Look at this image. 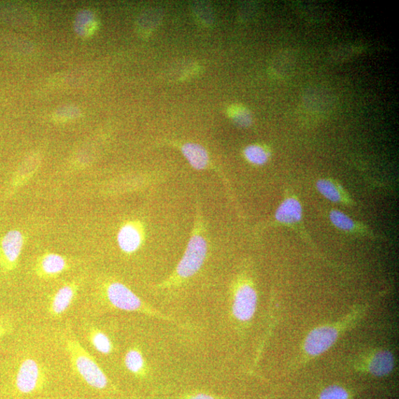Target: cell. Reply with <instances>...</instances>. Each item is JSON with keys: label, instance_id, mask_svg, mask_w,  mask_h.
<instances>
[{"label": "cell", "instance_id": "cell-1", "mask_svg": "<svg viewBox=\"0 0 399 399\" xmlns=\"http://www.w3.org/2000/svg\"><path fill=\"white\" fill-rule=\"evenodd\" d=\"M191 237L175 273L163 284L169 287L194 276L204 265L208 252V243L204 235V223L201 212L197 211Z\"/></svg>", "mask_w": 399, "mask_h": 399}, {"label": "cell", "instance_id": "cell-2", "mask_svg": "<svg viewBox=\"0 0 399 399\" xmlns=\"http://www.w3.org/2000/svg\"><path fill=\"white\" fill-rule=\"evenodd\" d=\"M65 345L74 372L93 389L107 388L109 380L104 370L79 341L75 337H67Z\"/></svg>", "mask_w": 399, "mask_h": 399}, {"label": "cell", "instance_id": "cell-3", "mask_svg": "<svg viewBox=\"0 0 399 399\" xmlns=\"http://www.w3.org/2000/svg\"><path fill=\"white\" fill-rule=\"evenodd\" d=\"M361 310H355L338 323L325 325L311 331L304 341L303 351L308 358H315L329 350L341 333L360 318Z\"/></svg>", "mask_w": 399, "mask_h": 399}, {"label": "cell", "instance_id": "cell-4", "mask_svg": "<svg viewBox=\"0 0 399 399\" xmlns=\"http://www.w3.org/2000/svg\"><path fill=\"white\" fill-rule=\"evenodd\" d=\"M101 299L108 307L112 308L159 317L155 310L142 301L124 284L118 281L109 282L105 284L101 292Z\"/></svg>", "mask_w": 399, "mask_h": 399}, {"label": "cell", "instance_id": "cell-5", "mask_svg": "<svg viewBox=\"0 0 399 399\" xmlns=\"http://www.w3.org/2000/svg\"><path fill=\"white\" fill-rule=\"evenodd\" d=\"M258 306V293L253 283L247 280H240L233 294V313L240 322H248L254 316Z\"/></svg>", "mask_w": 399, "mask_h": 399}, {"label": "cell", "instance_id": "cell-6", "mask_svg": "<svg viewBox=\"0 0 399 399\" xmlns=\"http://www.w3.org/2000/svg\"><path fill=\"white\" fill-rule=\"evenodd\" d=\"M47 381L42 366L33 358L25 359L19 365L15 377V386L22 394H31L44 388Z\"/></svg>", "mask_w": 399, "mask_h": 399}, {"label": "cell", "instance_id": "cell-7", "mask_svg": "<svg viewBox=\"0 0 399 399\" xmlns=\"http://www.w3.org/2000/svg\"><path fill=\"white\" fill-rule=\"evenodd\" d=\"M24 245L22 234L18 230L8 232L0 242V267L9 273L17 268Z\"/></svg>", "mask_w": 399, "mask_h": 399}, {"label": "cell", "instance_id": "cell-8", "mask_svg": "<svg viewBox=\"0 0 399 399\" xmlns=\"http://www.w3.org/2000/svg\"><path fill=\"white\" fill-rule=\"evenodd\" d=\"M79 283L76 282L65 284L52 296L48 312L53 318H60L70 308L78 294Z\"/></svg>", "mask_w": 399, "mask_h": 399}, {"label": "cell", "instance_id": "cell-9", "mask_svg": "<svg viewBox=\"0 0 399 399\" xmlns=\"http://www.w3.org/2000/svg\"><path fill=\"white\" fill-rule=\"evenodd\" d=\"M394 365L392 353L387 350H379L369 356L365 370L374 377H383L391 374Z\"/></svg>", "mask_w": 399, "mask_h": 399}, {"label": "cell", "instance_id": "cell-10", "mask_svg": "<svg viewBox=\"0 0 399 399\" xmlns=\"http://www.w3.org/2000/svg\"><path fill=\"white\" fill-rule=\"evenodd\" d=\"M67 268V262L64 256L49 253L42 256L37 262L36 273L40 277H53L64 273Z\"/></svg>", "mask_w": 399, "mask_h": 399}, {"label": "cell", "instance_id": "cell-11", "mask_svg": "<svg viewBox=\"0 0 399 399\" xmlns=\"http://www.w3.org/2000/svg\"><path fill=\"white\" fill-rule=\"evenodd\" d=\"M118 244L126 254L136 252L142 243V235L138 227L133 223L124 224L118 233Z\"/></svg>", "mask_w": 399, "mask_h": 399}, {"label": "cell", "instance_id": "cell-12", "mask_svg": "<svg viewBox=\"0 0 399 399\" xmlns=\"http://www.w3.org/2000/svg\"><path fill=\"white\" fill-rule=\"evenodd\" d=\"M303 208L301 202L294 197H289L280 205L276 213L277 222L284 224H293L301 221Z\"/></svg>", "mask_w": 399, "mask_h": 399}, {"label": "cell", "instance_id": "cell-13", "mask_svg": "<svg viewBox=\"0 0 399 399\" xmlns=\"http://www.w3.org/2000/svg\"><path fill=\"white\" fill-rule=\"evenodd\" d=\"M185 158L196 169H204L209 164V155L201 145L192 143L185 144L181 148Z\"/></svg>", "mask_w": 399, "mask_h": 399}, {"label": "cell", "instance_id": "cell-14", "mask_svg": "<svg viewBox=\"0 0 399 399\" xmlns=\"http://www.w3.org/2000/svg\"><path fill=\"white\" fill-rule=\"evenodd\" d=\"M87 338L93 348L100 353L109 355L113 351V345L109 336L97 327L91 326L88 329Z\"/></svg>", "mask_w": 399, "mask_h": 399}, {"label": "cell", "instance_id": "cell-15", "mask_svg": "<svg viewBox=\"0 0 399 399\" xmlns=\"http://www.w3.org/2000/svg\"><path fill=\"white\" fill-rule=\"evenodd\" d=\"M126 368L137 377H143L146 374V362L143 354L136 348H131L124 358Z\"/></svg>", "mask_w": 399, "mask_h": 399}, {"label": "cell", "instance_id": "cell-16", "mask_svg": "<svg viewBox=\"0 0 399 399\" xmlns=\"http://www.w3.org/2000/svg\"><path fill=\"white\" fill-rule=\"evenodd\" d=\"M317 188L326 199L335 203L344 202V190L331 180L321 179L317 183Z\"/></svg>", "mask_w": 399, "mask_h": 399}, {"label": "cell", "instance_id": "cell-17", "mask_svg": "<svg viewBox=\"0 0 399 399\" xmlns=\"http://www.w3.org/2000/svg\"><path fill=\"white\" fill-rule=\"evenodd\" d=\"M244 156L251 164L261 166L267 163L270 153L262 146L250 145L245 149Z\"/></svg>", "mask_w": 399, "mask_h": 399}, {"label": "cell", "instance_id": "cell-18", "mask_svg": "<svg viewBox=\"0 0 399 399\" xmlns=\"http://www.w3.org/2000/svg\"><path fill=\"white\" fill-rule=\"evenodd\" d=\"M330 219L337 229L351 232L355 229V222L345 213L339 210H333L330 213Z\"/></svg>", "mask_w": 399, "mask_h": 399}, {"label": "cell", "instance_id": "cell-19", "mask_svg": "<svg viewBox=\"0 0 399 399\" xmlns=\"http://www.w3.org/2000/svg\"><path fill=\"white\" fill-rule=\"evenodd\" d=\"M351 392L346 388L337 384L330 386L323 389L319 395L318 399H351Z\"/></svg>", "mask_w": 399, "mask_h": 399}, {"label": "cell", "instance_id": "cell-20", "mask_svg": "<svg viewBox=\"0 0 399 399\" xmlns=\"http://www.w3.org/2000/svg\"><path fill=\"white\" fill-rule=\"evenodd\" d=\"M230 117L240 126L247 127L251 123V117L249 111L242 106H234L230 110Z\"/></svg>", "mask_w": 399, "mask_h": 399}, {"label": "cell", "instance_id": "cell-21", "mask_svg": "<svg viewBox=\"0 0 399 399\" xmlns=\"http://www.w3.org/2000/svg\"><path fill=\"white\" fill-rule=\"evenodd\" d=\"M12 330V323L8 319L0 318V339L10 334Z\"/></svg>", "mask_w": 399, "mask_h": 399}, {"label": "cell", "instance_id": "cell-22", "mask_svg": "<svg viewBox=\"0 0 399 399\" xmlns=\"http://www.w3.org/2000/svg\"><path fill=\"white\" fill-rule=\"evenodd\" d=\"M182 399H226L205 393H194L184 396Z\"/></svg>", "mask_w": 399, "mask_h": 399}]
</instances>
